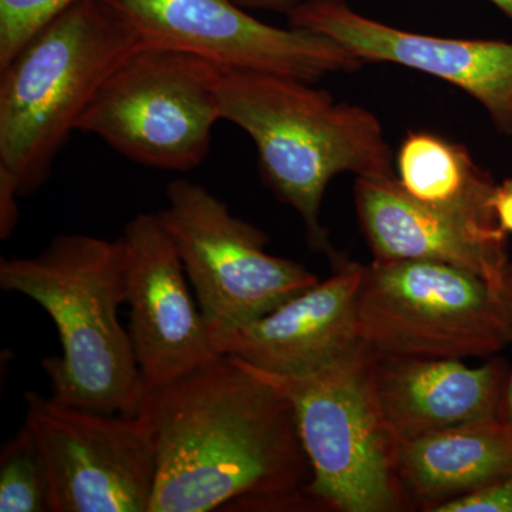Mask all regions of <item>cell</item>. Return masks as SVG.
I'll return each mask as SVG.
<instances>
[{"instance_id": "603a6c76", "label": "cell", "mask_w": 512, "mask_h": 512, "mask_svg": "<svg viewBox=\"0 0 512 512\" xmlns=\"http://www.w3.org/2000/svg\"><path fill=\"white\" fill-rule=\"evenodd\" d=\"M491 208H493L498 228L505 235H512V178H507L501 184H495L493 195H491Z\"/></svg>"}, {"instance_id": "9a60e30c", "label": "cell", "mask_w": 512, "mask_h": 512, "mask_svg": "<svg viewBox=\"0 0 512 512\" xmlns=\"http://www.w3.org/2000/svg\"><path fill=\"white\" fill-rule=\"evenodd\" d=\"M355 202L373 261H434L503 279L507 242H490L410 198L396 177H357Z\"/></svg>"}, {"instance_id": "7402d4cb", "label": "cell", "mask_w": 512, "mask_h": 512, "mask_svg": "<svg viewBox=\"0 0 512 512\" xmlns=\"http://www.w3.org/2000/svg\"><path fill=\"white\" fill-rule=\"evenodd\" d=\"M498 291L501 293L505 313H507L508 335H510V345L512 346V262H508L505 265L503 279H501V284L498 285ZM501 417L512 426V367L510 373H508L507 389H505L503 414H501Z\"/></svg>"}, {"instance_id": "e0dca14e", "label": "cell", "mask_w": 512, "mask_h": 512, "mask_svg": "<svg viewBox=\"0 0 512 512\" xmlns=\"http://www.w3.org/2000/svg\"><path fill=\"white\" fill-rule=\"evenodd\" d=\"M394 177L410 198L490 242H507L491 208L495 183L467 148L427 131H410L394 157Z\"/></svg>"}, {"instance_id": "9c48e42d", "label": "cell", "mask_w": 512, "mask_h": 512, "mask_svg": "<svg viewBox=\"0 0 512 512\" xmlns=\"http://www.w3.org/2000/svg\"><path fill=\"white\" fill-rule=\"evenodd\" d=\"M52 512H150L157 448L146 414H106L26 393Z\"/></svg>"}, {"instance_id": "d4e9b609", "label": "cell", "mask_w": 512, "mask_h": 512, "mask_svg": "<svg viewBox=\"0 0 512 512\" xmlns=\"http://www.w3.org/2000/svg\"><path fill=\"white\" fill-rule=\"evenodd\" d=\"M490 2L497 6L508 19L512 20V0H490Z\"/></svg>"}, {"instance_id": "4fadbf2b", "label": "cell", "mask_w": 512, "mask_h": 512, "mask_svg": "<svg viewBox=\"0 0 512 512\" xmlns=\"http://www.w3.org/2000/svg\"><path fill=\"white\" fill-rule=\"evenodd\" d=\"M333 261L335 275L229 333L220 343L221 355L269 375L306 376L362 349L356 295L363 265L339 256Z\"/></svg>"}, {"instance_id": "5b68a950", "label": "cell", "mask_w": 512, "mask_h": 512, "mask_svg": "<svg viewBox=\"0 0 512 512\" xmlns=\"http://www.w3.org/2000/svg\"><path fill=\"white\" fill-rule=\"evenodd\" d=\"M373 360L363 346L312 375L276 376L255 369L291 402L311 466L306 494L330 510L406 507L394 461L396 439L377 397Z\"/></svg>"}, {"instance_id": "8fae6325", "label": "cell", "mask_w": 512, "mask_h": 512, "mask_svg": "<svg viewBox=\"0 0 512 512\" xmlns=\"http://www.w3.org/2000/svg\"><path fill=\"white\" fill-rule=\"evenodd\" d=\"M120 238L128 335L144 390L173 383L222 356L157 214H138Z\"/></svg>"}, {"instance_id": "8992f818", "label": "cell", "mask_w": 512, "mask_h": 512, "mask_svg": "<svg viewBox=\"0 0 512 512\" xmlns=\"http://www.w3.org/2000/svg\"><path fill=\"white\" fill-rule=\"evenodd\" d=\"M356 320L360 342L375 356L463 360L510 345L498 286L443 262L363 265Z\"/></svg>"}, {"instance_id": "6da1fadb", "label": "cell", "mask_w": 512, "mask_h": 512, "mask_svg": "<svg viewBox=\"0 0 512 512\" xmlns=\"http://www.w3.org/2000/svg\"><path fill=\"white\" fill-rule=\"evenodd\" d=\"M157 448L150 512L295 507L311 466L291 402L237 357L144 390Z\"/></svg>"}, {"instance_id": "277c9868", "label": "cell", "mask_w": 512, "mask_h": 512, "mask_svg": "<svg viewBox=\"0 0 512 512\" xmlns=\"http://www.w3.org/2000/svg\"><path fill=\"white\" fill-rule=\"evenodd\" d=\"M143 45L109 3L83 0L0 69V177L20 197L46 183L101 84Z\"/></svg>"}, {"instance_id": "2e32d148", "label": "cell", "mask_w": 512, "mask_h": 512, "mask_svg": "<svg viewBox=\"0 0 512 512\" xmlns=\"http://www.w3.org/2000/svg\"><path fill=\"white\" fill-rule=\"evenodd\" d=\"M394 461L406 497L431 511L512 473V426L494 417L396 441Z\"/></svg>"}, {"instance_id": "ffe728a7", "label": "cell", "mask_w": 512, "mask_h": 512, "mask_svg": "<svg viewBox=\"0 0 512 512\" xmlns=\"http://www.w3.org/2000/svg\"><path fill=\"white\" fill-rule=\"evenodd\" d=\"M430 512H512V473L473 493L437 505Z\"/></svg>"}, {"instance_id": "ac0fdd59", "label": "cell", "mask_w": 512, "mask_h": 512, "mask_svg": "<svg viewBox=\"0 0 512 512\" xmlns=\"http://www.w3.org/2000/svg\"><path fill=\"white\" fill-rule=\"evenodd\" d=\"M0 511H52L45 461L26 423L0 453Z\"/></svg>"}, {"instance_id": "cb8c5ba5", "label": "cell", "mask_w": 512, "mask_h": 512, "mask_svg": "<svg viewBox=\"0 0 512 512\" xmlns=\"http://www.w3.org/2000/svg\"><path fill=\"white\" fill-rule=\"evenodd\" d=\"M234 2L247 10H269V12L286 13L288 15L303 0H234Z\"/></svg>"}, {"instance_id": "30bf717a", "label": "cell", "mask_w": 512, "mask_h": 512, "mask_svg": "<svg viewBox=\"0 0 512 512\" xmlns=\"http://www.w3.org/2000/svg\"><path fill=\"white\" fill-rule=\"evenodd\" d=\"M148 46L200 57L222 69L281 74L315 83L353 73L362 60L312 30L276 28L234 0H104Z\"/></svg>"}, {"instance_id": "d6986e66", "label": "cell", "mask_w": 512, "mask_h": 512, "mask_svg": "<svg viewBox=\"0 0 512 512\" xmlns=\"http://www.w3.org/2000/svg\"><path fill=\"white\" fill-rule=\"evenodd\" d=\"M83 0H0V69L30 40Z\"/></svg>"}, {"instance_id": "7a4b0ae2", "label": "cell", "mask_w": 512, "mask_h": 512, "mask_svg": "<svg viewBox=\"0 0 512 512\" xmlns=\"http://www.w3.org/2000/svg\"><path fill=\"white\" fill-rule=\"evenodd\" d=\"M222 120L254 141L266 185L298 212L312 248L335 259L319 215L330 181L343 173L392 177L393 154L375 114L336 103L313 83L281 74L222 69Z\"/></svg>"}, {"instance_id": "3957f363", "label": "cell", "mask_w": 512, "mask_h": 512, "mask_svg": "<svg viewBox=\"0 0 512 512\" xmlns=\"http://www.w3.org/2000/svg\"><path fill=\"white\" fill-rule=\"evenodd\" d=\"M0 288L20 293L55 322L63 353L43 369L59 402L134 416L144 397L128 330L124 247L86 234L59 235L39 255L0 261Z\"/></svg>"}, {"instance_id": "52a82bcc", "label": "cell", "mask_w": 512, "mask_h": 512, "mask_svg": "<svg viewBox=\"0 0 512 512\" xmlns=\"http://www.w3.org/2000/svg\"><path fill=\"white\" fill-rule=\"evenodd\" d=\"M221 67L144 43L104 80L77 124L133 163L187 173L210 153L222 120Z\"/></svg>"}, {"instance_id": "ba28073f", "label": "cell", "mask_w": 512, "mask_h": 512, "mask_svg": "<svg viewBox=\"0 0 512 512\" xmlns=\"http://www.w3.org/2000/svg\"><path fill=\"white\" fill-rule=\"evenodd\" d=\"M165 194L158 220L173 239L218 350L229 333L318 284L305 266L268 254V235L232 215L204 185L175 178Z\"/></svg>"}, {"instance_id": "7c38bea8", "label": "cell", "mask_w": 512, "mask_h": 512, "mask_svg": "<svg viewBox=\"0 0 512 512\" xmlns=\"http://www.w3.org/2000/svg\"><path fill=\"white\" fill-rule=\"evenodd\" d=\"M289 26L312 30L365 62L400 64L464 90L495 126L512 131V43L420 35L366 18L345 0H303Z\"/></svg>"}, {"instance_id": "44dd1931", "label": "cell", "mask_w": 512, "mask_h": 512, "mask_svg": "<svg viewBox=\"0 0 512 512\" xmlns=\"http://www.w3.org/2000/svg\"><path fill=\"white\" fill-rule=\"evenodd\" d=\"M15 185L8 178L0 177V238L5 241L15 231L19 222L18 198Z\"/></svg>"}, {"instance_id": "5bb4252c", "label": "cell", "mask_w": 512, "mask_h": 512, "mask_svg": "<svg viewBox=\"0 0 512 512\" xmlns=\"http://www.w3.org/2000/svg\"><path fill=\"white\" fill-rule=\"evenodd\" d=\"M373 372L384 419L402 441L501 417L510 370L500 357L473 367L461 359L375 356Z\"/></svg>"}]
</instances>
